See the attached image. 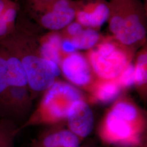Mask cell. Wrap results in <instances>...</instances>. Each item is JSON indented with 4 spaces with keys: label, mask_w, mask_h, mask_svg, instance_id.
Returning a JSON list of instances; mask_svg holds the SVG:
<instances>
[{
    "label": "cell",
    "mask_w": 147,
    "mask_h": 147,
    "mask_svg": "<svg viewBox=\"0 0 147 147\" xmlns=\"http://www.w3.org/2000/svg\"><path fill=\"white\" fill-rule=\"evenodd\" d=\"M120 28L115 35L119 42L125 45H131L140 42L145 37L146 29L136 14L122 16Z\"/></svg>",
    "instance_id": "cell-10"
},
{
    "label": "cell",
    "mask_w": 147,
    "mask_h": 147,
    "mask_svg": "<svg viewBox=\"0 0 147 147\" xmlns=\"http://www.w3.org/2000/svg\"><path fill=\"white\" fill-rule=\"evenodd\" d=\"M145 147V146H139V147Z\"/></svg>",
    "instance_id": "cell-24"
},
{
    "label": "cell",
    "mask_w": 147,
    "mask_h": 147,
    "mask_svg": "<svg viewBox=\"0 0 147 147\" xmlns=\"http://www.w3.org/2000/svg\"><path fill=\"white\" fill-rule=\"evenodd\" d=\"M100 39L99 33L93 28L84 29L79 35L70 39L76 50H87L94 47Z\"/></svg>",
    "instance_id": "cell-17"
},
{
    "label": "cell",
    "mask_w": 147,
    "mask_h": 147,
    "mask_svg": "<svg viewBox=\"0 0 147 147\" xmlns=\"http://www.w3.org/2000/svg\"><path fill=\"white\" fill-rule=\"evenodd\" d=\"M69 130L82 140L88 136L94 126L92 111L84 101H76L70 107L67 115Z\"/></svg>",
    "instance_id": "cell-7"
},
{
    "label": "cell",
    "mask_w": 147,
    "mask_h": 147,
    "mask_svg": "<svg viewBox=\"0 0 147 147\" xmlns=\"http://www.w3.org/2000/svg\"><path fill=\"white\" fill-rule=\"evenodd\" d=\"M19 13V5L14 1L5 13L0 16V42L14 30Z\"/></svg>",
    "instance_id": "cell-15"
},
{
    "label": "cell",
    "mask_w": 147,
    "mask_h": 147,
    "mask_svg": "<svg viewBox=\"0 0 147 147\" xmlns=\"http://www.w3.org/2000/svg\"><path fill=\"white\" fill-rule=\"evenodd\" d=\"M147 57L146 53L141 54L137 58L135 66V84L142 85L147 82Z\"/></svg>",
    "instance_id": "cell-19"
},
{
    "label": "cell",
    "mask_w": 147,
    "mask_h": 147,
    "mask_svg": "<svg viewBox=\"0 0 147 147\" xmlns=\"http://www.w3.org/2000/svg\"><path fill=\"white\" fill-rule=\"evenodd\" d=\"M89 64L101 80H115L130 63L129 55L114 42L99 44L88 54Z\"/></svg>",
    "instance_id": "cell-4"
},
{
    "label": "cell",
    "mask_w": 147,
    "mask_h": 147,
    "mask_svg": "<svg viewBox=\"0 0 147 147\" xmlns=\"http://www.w3.org/2000/svg\"><path fill=\"white\" fill-rule=\"evenodd\" d=\"M80 140L69 130L49 129L42 132L31 147H80Z\"/></svg>",
    "instance_id": "cell-9"
},
{
    "label": "cell",
    "mask_w": 147,
    "mask_h": 147,
    "mask_svg": "<svg viewBox=\"0 0 147 147\" xmlns=\"http://www.w3.org/2000/svg\"><path fill=\"white\" fill-rule=\"evenodd\" d=\"M76 51V49L70 39H66L63 40H62L61 44V51L69 55L75 53Z\"/></svg>",
    "instance_id": "cell-22"
},
{
    "label": "cell",
    "mask_w": 147,
    "mask_h": 147,
    "mask_svg": "<svg viewBox=\"0 0 147 147\" xmlns=\"http://www.w3.org/2000/svg\"><path fill=\"white\" fill-rule=\"evenodd\" d=\"M9 87V84L7 65L6 49L0 44V118H2V103Z\"/></svg>",
    "instance_id": "cell-18"
},
{
    "label": "cell",
    "mask_w": 147,
    "mask_h": 147,
    "mask_svg": "<svg viewBox=\"0 0 147 147\" xmlns=\"http://www.w3.org/2000/svg\"><path fill=\"white\" fill-rule=\"evenodd\" d=\"M45 92L36 117L39 121L49 124L67 118L74 102L82 99L78 89L63 82L56 81Z\"/></svg>",
    "instance_id": "cell-3"
},
{
    "label": "cell",
    "mask_w": 147,
    "mask_h": 147,
    "mask_svg": "<svg viewBox=\"0 0 147 147\" xmlns=\"http://www.w3.org/2000/svg\"><path fill=\"white\" fill-rule=\"evenodd\" d=\"M6 59L9 86L28 87L26 74L20 60L7 49Z\"/></svg>",
    "instance_id": "cell-13"
},
{
    "label": "cell",
    "mask_w": 147,
    "mask_h": 147,
    "mask_svg": "<svg viewBox=\"0 0 147 147\" xmlns=\"http://www.w3.org/2000/svg\"><path fill=\"white\" fill-rule=\"evenodd\" d=\"M0 44L21 62L26 74L32 99L49 89L60 75L58 64L41 56L38 40L24 26L19 14L14 30Z\"/></svg>",
    "instance_id": "cell-1"
},
{
    "label": "cell",
    "mask_w": 147,
    "mask_h": 147,
    "mask_svg": "<svg viewBox=\"0 0 147 147\" xmlns=\"http://www.w3.org/2000/svg\"><path fill=\"white\" fill-rule=\"evenodd\" d=\"M117 80L121 87H128L135 84V65L130 63Z\"/></svg>",
    "instance_id": "cell-20"
},
{
    "label": "cell",
    "mask_w": 147,
    "mask_h": 147,
    "mask_svg": "<svg viewBox=\"0 0 147 147\" xmlns=\"http://www.w3.org/2000/svg\"><path fill=\"white\" fill-rule=\"evenodd\" d=\"M32 98L28 87L9 86L1 106L2 118H20L30 111Z\"/></svg>",
    "instance_id": "cell-5"
},
{
    "label": "cell",
    "mask_w": 147,
    "mask_h": 147,
    "mask_svg": "<svg viewBox=\"0 0 147 147\" xmlns=\"http://www.w3.org/2000/svg\"><path fill=\"white\" fill-rule=\"evenodd\" d=\"M110 9L105 3H98L93 8L79 11L76 14L78 22L89 28L102 26L110 18Z\"/></svg>",
    "instance_id": "cell-11"
},
{
    "label": "cell",
    "mask_w": 147,
    "mask_h": 147,
    "mask_svg": "<svg viewBox=\"0 0 147 147\" xmlns=\"http://www.w3.org/2000/svg\"><path fill=\"white\" fill-rule=\"evenodd\" d=\"M84 30L83 26L78 22H72L67 28V32L69 35L71 37H76Z\"/></svg>",
    "instance_id": "cell-21"
},
{
    "label": "cell",
    "mask_w": 147,
    "mask_h": 147,
    "mask_svg": "<svg viewBox=\"0 0 147 147\" xmlns=\"http://www.w3.org/2000/svg\"><path fill=\"white\" fill-rule=\"evenodd\" d=\"M121 88L117 79L101 80L95 85L93 93L97 100L108 102L116 99L121 92Z\"/></svg>",
    "instance_id": "cell-14"
},
{
    "label": "cell",
    "mask_w": 147,
    "mask_h": 147,
    "mask_svg": "<svg viewBox=\"0 0 147 147\" xmlns=\"http://www.w3.org/2000/svg\"><path fill=\"white\" fill-rule=\"evenodd\" d=\"M14 1L13 0H0V16L5 13Z\"/></svg>",
    "instance_id": "cell-23"
},
{
    "label": "cell",
    "mask_w": 147,
    "mask_h": 147,
    "mask_svg": "<svg viewBox=\"0 0 147 147\" xmlns=\"http://www.w3.org/2000/svg\"><path fill=\"white\" fill-rule=\"evenodd\" d=\"M20 130L14 120L0 118V147H15V138Z\"/></svg>",
    "instance_id": "cell-16"
},
{
    "label": "cell",
    "mask_w": 147,
    "mask_h": 147,
    "mask_svg": "<svg viewBox=\"0 0 147 147\" xmlns=\"http://www.w3.org/2000/svg\"><path fill=\"white\" fill-rule=\"evenodd\" d=\"M59 68L67 79L79 86L88 85L92 80L88 61L79 53L68 55L61 61Z\"/></svg>",
    "instance_id": "cell-8"
},
{
    "label": "cell",
    "mask_w": 147,
    "mask_h": 147,
    "mask_svg": "<svg viewBox=\"0 0 147 147\" xmlns=\"http://www.w3.org/2000/svg\"><path fill=\"white\" fill-rule=\"evenodd\" d=\"M32 3L35 11L38 13V20L40 25L52 31L68 26L73 21L76 14L75 9L71 7L56 9L50 7L44 2L32 1Z\"/></svg>",
    "instance_id": "cell-6"
},
{
    "label": "cell",
    "mask_w": 147,
    "mask_h": 147,
    "mask_svg": "<svg viewBox=\"0 0 147 147\" xmlns=\"http://www.w3.org/2000/svg\"><path fill=\"white\" fill-rule=\"evenodd\" d=\"M61 36L53 32L42 36L38 40L41 56L56 63L59 67L61 62Z\"/></svg>",
    "instance_id": "cell-12"
},
{
    "label": "cell",
    "mask_w": 147,
    "mask_h": 147,
    "mask_svg": "<svg viewBox=\"0 0 147 147\" xmlns=\"http://www.w3.org/2000/svg\"><path fill=\"white\" fill-rule=\"evenodd\" d=\"M143 124L141 115L112 108L101 127L100 136L104 142L121 147L142 145Z\"/></svg>",
    "instance_id": "cell-2"
}]
</instances>
